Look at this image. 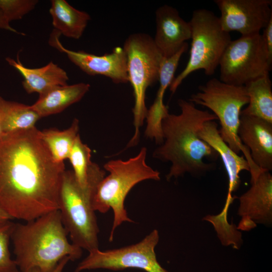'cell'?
Listing matches in <instances>:
<instances>
[{
    "mask_svg": "<svg viewBox=\"0 0 272 272\" xmlns=\"http://www.w3.org/2000/svg\"><path fill=\"white\" fill-rule=\"evenodd\" d=\"M91 157V149L87 145L82 142L79 134L68 159L72 165L73 171L77 182L83 187H86L87 184L88 173L92 163Z\"/></svg>",
    "mask_w": 272,
    "mask_h": 272,
    "instance_id": "24",
    "label": "cell"
},
{
    "mask_svg": "<svg viewBox=\"0 0 272 272\" xmlns=\"http://www.w3.org/2000/svg\"><path fill=\"white\" fill-rule=\"evenodd\" d=\"M12 219V218L0 206V222Z\"/></svg>",
    "mask_w": 272,
    "mask_h": 272,
    "instance_id": "31",
    "label": "cell"
},
{
    "mask_svg": "<svg viewBox=\"0 0 272 272\" xmlns=\"http://www.w3.org/2000/svg\"><path fill=\"white\" fill-rule=\"evenodd\" d=\"M3 134V132H2V128H1V124H0V138L1 137H2V134Z\"/></svg>",
    "mask_w": 272,
    "mask_h": 272,
    "instance_id": "32",
    "label": "cell"
},
{
    "mask_svg": "<svg viewBox=\"0 0 272 272\" xmlns=\"http://www.w3.org/2000/svg\"><path fill=\"white\" fill-rule=\"evenodd\" d=\"M256 226V224L247 217H242L239 225L237 227L238 230L249 231Z\"/></svg>",
    "mask_w": 272,
    "mask_h": 272,
    "instance_id": "28",
    "label": "cell"
},
{
    "mask_svg": "<svg viewBox=\"0 0 272 272\" xmlns=\"http://www.w3.org/2000/svg\"><path fill=\"white\" fill-rule=\"evenodd\" d=\"M191 43L189 57L184 70L172 82L174 94L183 80L192 73L202 70L213 75L227 46L232 41L230 33L222 29L219 18L205 9L193 11L190 21Z\"/></svg>",
    "mask_w": 272,
    "mask_h": 272,
    "instance_id": "8",
    "label": "cell"
},
{
    "mask_svg": "<svg viewBox=\"0 0 272 272\" xmlns=\"http://www.w3.org/2000/svg\"><path fill=\"white\" fill-rule=\"evenodd\" d=\"M198 136L221 157L228 176L227 195H232V192L236 191L240 185V172L249 171L248 162L244 156H239L223 140L215 120L205 122L198 131Z\"/></svg>",
    "mask_w": 272,
    "mask_h": 272,
    "instance_id": "16",
    "label": "cell"
},
{
    "mask_svg": "<svg viewBox=\"0 0 272 272\" xmlns=\"http://www.w3.org/2000/svg\"><path fill=\"white\" fill-rule=\"evenodd\" d=\"M90 88L85 83L58 86L39 95L31 107L41 118L57 114L81 100Z\"/></svg>",
    "mask_w": 272,
    "mask_h": 272,
    "instance_id": "18",
    "label": "cell"
},
{
    "mask_svg": "<svg viewBox=\"0 0 272 272\" xmlns=\"http://www.w3.org/2000/svg\"><path fill=\"white\" fill-rule=\"evenodd\" d=\"M263 30L262 36L269 58L272 61V18Z\"/></svg>",
    "mask_w": 272,
    "mask_h": 272,
    "instance_id": "27",
    "label": "cell"
},
{
    "mask_svg": "<svg viewBox=\"0 0 272 272\" xmlns=\"http://www.w3.org/2000/svg\"><path fill=\"white\" fill-rule=\"evenodd\" d=\"M38 3L37 0H0V8L10 22L22 19Z\"/></svg>",
    "mask_w": 272,
    "mask_h": 272,
    "instance_id": "26",
    "label": "cell"
},
{
    "mask_svg": "<svg viewBox=\"0 0 272 272\" xmlns=\"http://www.w3.org/2000/svg\"><path fill=\"white\" fill-rule=\"evenodd\" d=\"M235 198L227 196L222 211L217 215H208L203 220L213 225L223 245H232L233 248L239 249L243 243L242 234L235 224H230L227 220L229 208Z\"/></svg>",
    "mask_w": 272,
    "mask_h": 272,
    "instance_id": "23",
    "label": "cell"
},
{
    "mask_svg": "<svg viewBox=\"0 0 272 272\" xmlns=\"http://www.w3.org/2000/svg\"><path fill=\"white\" fill-rule=\"evenodd\" d=\"M105 174L104 170L92 162L86 187L79 184L73 171L65 170L62 178L58 209L62 224L72 243L88 252L99 248V229L92 200Z\"/></svg>",
    "mask_w": 272,
    "mask_h": 272,
    "instance_id": "4",
    "label": "cell"
},
{
    "mask_svg": "<svg viewBox=\"0 0 272 272\" xmlns=\"http://www.w3.org/2000/svg\"><path fill=\"white\" fill-rule=\"evenodd\" d=\"M198 90L188 100L212 111L220 121L223 140L236 153L242 151L248 163L252 164L250 151L238 135L241 109L249 102L245 86L230 85L213 78L199 86Z\"/></svg>",
    "mask_w": 272,
    "mask_h": 272,
    "instance_id": "7",
    "label": "cell"
},
{
    "mask_svg": "<svg viewBox=\"0 0 272 272\" xmlns=\"http://www.w3.org/2000/svg\"><path fill=\"white\" fill-rule=\"evenodd\" d=\"M6 60L23 76L22 84L28 94L37 93L41 95L55 87L67 85V73L52 61L44 66L31 69L25 66L18 56L17 60L10 57H7Z\"/></svg>",
    "mask_w": 272,
    "mask_h": 272,
    "instance_id": "17",
    "label": "cell"
},
{
    "mask_svg": "<svg viewBox=\"0 0 272 272\" xmlns=\"http://www.w3.org/2000/svg\"><path fill=\"white\" fill-rule=\"evenodd\" d=\"M272 61L269 58L260 33L241 36L231 41L220 61V80L225 83L244 86L269 74Z\"/></svg>",
    "mask_w": 272,
    "mask_h": 272,
    "instance_id": "9",
    "label": "cell"
},
{
    "mask_svg": "<svg viewBox=\"0 0 272 272\" xmlns=\"http://www.w3.org/2000/svg\"><path fill=\"white\" fill-rule=\"evenodd\" d=\"M79 121L75 118L67 129L39 130L40 139L47 147L54 161L62 163L68 159L75 140L79 134Z\"/></svg>",
    "mask_w": 272,
    "mask_h": 272,
    "instance_id": "22",
    "label": "cell"
},
{
    "mask_svg": "<svg viewBox=\"0 0 272 272\" xmlns=\"http://www.w3.org/2000/svg\"><path fill=\"white\" fill-rule=\"evenodd\" d=\"M179 114L169 113L162 121L163 142L154 151L153 157L171 163L166 179L178 178L186 173L200 175L213 170V163L205 158L216 160L218 153L198 136L203 123L217 117L208 110L197 108L190 101L179 99Z\"/></svg>",
    "mask_w": 272,
    "mask_h": 272,
    "instance_id": "2",
    "label": "cell"
},
{
    "mask_svg": "<svg viewBox=\"0 0 272 272\" xmlns=\"http://www.w3.org/2000/svg\"><path fill=\"white\" fill-rule=\"evenodd\" d=\"M69 260H70V258L69 257H65L63 258L62 260H61L59 261L57 266L51 272H62L65 265L66 264V263L68 262ZM18 272H42V271L38 268H32V269H29L28 270L24 271L19 270Z\"/></svg>",
    "mask_w": 272,
    "mask_h": 272,
    "instance_id": "29",
    "label": "cell"
},
{
    "mask_svg": "<svg viewBox=\"0 0 272 272\" xmlns=\"http://www.w3.org/2000/svg\"><path fill=\"white\" fill-rule=\"evenodd\" d=\"M159 240L158 231L154 229L137 243L119 248L90 251L74 272L96 269L117 271L130 268L146 272H169L157 259L155 248Z\"/></svg>",
    "mask_w": 272,
    "mask_h": 272,
    "instance_id": "10",
    "label": "cell"
},
{
    "mask_svg": "<svg viewBox=\"0 0 272 272\" xmlns=\"http://www.w3.org/2000/svg\"><path fill=\"white\" fill-rule=\"evenodd\" d=\"M49 13L54 30L75 39L81 38L91 19L87 13L75 9L64 0L51 1Z\"/></svg>",
    "mask_w": 272,
    "mask_h": 272,
    "instance_id": "19",
    "label": "cell"
},
{
    "mask_svg": "<svg viewBox=\"0 0 272 272\" xmlns=\"http://www.w3.org/2000/svg\"><path fill=\"white\" fill-rule=\"evenodd\" d=\"M238 135L250 151L254 163L260 169H272V123L259 117L240 114Z\"/></svg>",
    "mask_w": 272,
    "mask_h": 272,
    "instance_id": "13",
    "label": "cell"
},
{
    "mask_svg": "<svg viewBox=\"0 0 272 272\" xmlns=\"http://www.w3.org/2000/svg\"><path fill=\"white\" fill-rule=\"evenodd\" d=\"M36 127L0 138V206L26 222L59 209L65 170L53 159Z\"/></svg>",
    "mask_w": 272,
    "mask_h": 272,
    "instance_id": "1",
    "label": "cell"
},
{
    "mask_svg": "<svg viewBox=\"0 0 272 272\" xmlns=\"http://www.w3.org/2000/svg\"><path fill=\"white\" fill-rule=\"evenodd\" d=\"M223 30L241 36L260 33L272 18L271 0H215Z\"/></svg>",
    "mask_w": 272,
    "mask_h": 272,
    "instance_id": "11",
    "label": "cell"
},
{
    "mask_svg": "<svg viewBox=\"0 0 272 272\" xmlns=\"http://www.w3.org/2000/svg\"><path fill=\"white\" fill-rule=\"evenodd\" d=\"M147 149L143 147L139 154L127 160H111L104 165L109 172L98 185L92 200L95 211L105 214L111 208L114 218L109 241L112 242L115 231L123 222L134 223L124 207L125 199L132 188L144 180H160V172L146 162Z\"/></svg>",
    "mask_w": 272,
    "mask_h": 272,
    "instance_id": "5",
    "label": "cell"
},
{
    "mask_svg": "<svg viewBox=\"0 0 272 272\" xmlns=\"http://www.w3.org/2000/svg\"><path fill=\"white\" fill-rule=\"evenodd\" d=\"M127 58L129 82L134 97L132 109L134 133L125 149L137 145L140 128L146 117V106L147 88L159 80V71L164 57L149 34L138 33L130 34L125 40L123 47Z\"/></svg>",
    "mask_w": 272,
    "mask_h": 272,
    "instance_id": "6",
    "label": "cell"
},
{
    "mask_svg": "<svg viewBox=\"0 0 272 272\" xmlns=\"http://www.w3.org/2000/svg\"><path fill=\"white\" fill-rule=\"evenodd\" d=\"M15 223L11 220L0 222V272H18L11 256L9 243Z\"/></svg>",
    "mask_w": 272,
    "mask_h": 272,
    "instance_id": "25",
    "label": "cell"
},
{
    "mask_svg": "<svg viewBox=\"0 0 272 272\" xmlns=\"http://www.w3.org/2000/svg\"><path fill=\"white\" fill-rule=\"evenodd\" d=\"M40 118L31 106L8 101L0 96V124L3 133L32 128Z\"/></svg>",
    "mask_w": 272,
    "mask_h": 272,
    "instance_id": "21",
    "label": "cell"
},
{
    "mask_svg": "<svg viewBox=\"0 0 272 272\" xmlns=\"http://www.w3.org/2000/svg\"><path fill=\"white\" fill-rule=\"evenodd\" d=\"M263 171L251 186L239 197L238 215L254 223L271 225L272 223V176Z\"/></svg>",
    "mask_w": 272,
    "mask_h": 272,
    "instance_id": "15",
    "label": "cell"
},
{
    "mask_svg": "<svg viewBox=\"0 0 272 272\" xmlns=\"http://www.w3.org/2000/svg\"><path fill=\"white\" fill-rule=\"evenodd\" d=\"M60 34L56 30L52 32L49 44L65 53L69 59L82 71L90 76L102 75L110 78L116 84L129 82L127 58L122 47H115L112 52L102 55L84 51H74L65 48L59 41Z\"/></svg>",
    "mask_w": 272,
    "mask_h": 272,
    "instance_id": "12",
    "label": "cell"
},
{
    "mask_svg": "<svg viewBox=\"0 0 272 272\" xmlns=\"http://www.w3.org/2000/svg\"><path fill=\"white\" fill-rule=\"evenodd\" d=\"M155 16L156 30L154 41L163 56L167 58L176 53L191 39V25L170 6L160 7Z\"/></svg>",
    "mask_w": 272,
    "mask_h": 272,
    "instance_id": "14",
    "label": "cell"
},
{
    "mask_svg": "<svg viewBox=\"0 0 272 272\" xmlns=\"http://www.w3.org/2000/svg\"><path fill=\"white\" fill-rule=\"evenodd\" d=\"M10 22H9L6 18L3 11L0 8V29L7 30L17 34H20L19 32L10 26Z\"/></svg>",
    "mask_w": 272,
    "mask_h": 272,
    "instance_id": "30",
    "label": "cell"
},
{
    "mask_svg": "<svg viewBox=\"0 0 272 272\" xmlns=\"http://www.w3.org/2000/svg\"><path fill=\"white\" fill-rule=\"evenodd\" d=\"M249 102L240 114L263 119L272 123V90L269 74L245 84Z\"/></svg>",
    "mask_w": 272,
    "mask_h": 272,
    "instance_id": "20",
    "label": "cell"
},
{
    "mask_svg": "<svg viewBox=\"0 0 272 272\" xmlns=\"http://www.w3.org/2000/svg\"><path fill=\"white\" fill-rule=\"evenodd\" d=\"M67 235L58 210L15 224L11 240L19 270L51 272L65 257L73 261L80 258L82 249L71 243Z\"/></svg>",
    "mask_w": 272,
    "mask_h": 272,
    "instance_id": "3",
    "label": "cell"
}]
</instances>
